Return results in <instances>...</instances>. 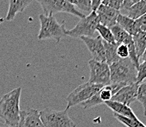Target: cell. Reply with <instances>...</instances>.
Segmentation results:
<instances>
[{
    "instance_id": "cell-1",
    "label": "cell",
    "mask_w": 146,
    "mask_h": 127,
    "mask_svg": "<svg viewBox=\"0 0 146 127\" xmlns=\"http://www.w3.org/2000/svg\"><path fill=\"white\" fill-rule=\"evenodd\" d=\"M21 95V88L18 87L5 94L0 100V118L11 127H19Z\"/></svg>"
},
{
    "instance_id": "cell-2",
    "label": "cell",
    "mask_w": 146,
    "mask_h": 127,
    "mask_svg": "<svg viewBox=\"0 0 146 127\" xmlns=\"http://www.w3.org/2000/svg\"><path fill=\"white\" fill-rule=\"evenodd\" d=\"M110 84L124 86L137 82V69L129 58L120 59L110 65Z\"/></svg>"
},
{
    "instance_id": "cell-3",
    "label": "cell",
    "mask_w": 146,
    "mask_h": 127,
    "mask_svg": "<svg viewBox=\"0 0 146 127\" xmlns=\"http://www.w3.org/2000/svg\"><path fill=\"white\" fill-rule=\"evenodd\" d=\"M40 29L38 33L39 40H54L59 43L62 37H65V22L59 24L57 20L53 16H46L40 14L39 16Z\"/></svg>"
},
{
    "instance_id": "cell-4",
    "label": "cell",
    "mask_w": 146,
    "mask_h": 127,
    "mask_svg": "<svg viewBox=\"0 0 146 127\" xmlns=\"http://www.w3.org/2000/svg\"><path fill=\"white\" fill-rule=\"evenodd\" d=\"M99 24L98 16L96 11H92L88 16L80 18L75 27L65 31V35L74 38H80L82 37H93L96 29Z\"/></svg>"
},
{
    "instance_id": "cell-5",
    "label": "cell",
    "mask_w": 146,
    "mask_h": 127,
    "mask_svg": "<svg viewBox=\"0 0 146 127\" xmlns=\"http://www.w3.org/2000/svg\"><path fill=\"white\" fill-rule=\"evenodd\" d=\"M40 115L44 127H76V124L68 114V110L46 108L40 111Z\"/></svg>"
},
{
    "instance_id": "cell-6",
    "label": "cell",
    "mask_w": 146,
    "mask_h": 127,
    "mask_svg": "<svg viewBox=\"0 0 146 127\" xmlns=\"http://www.w3.org/2000/svg\"><path fill=\"white\" fill-rule=\"evenodd\" d=\"M43 8L45 16H53L57 12H66L82 18L84 14L79 11L76 7L66 0H36Z\"/></svg>"
},
{
    "instance_id": "cell-7",
    "label": "cell",
    "mask_w": 146,
    "mask_h": 127,
    "mask_svg": "<svg viewBox=\"0 0 146 127\" xmlns=\"http://www.w3.org/2000/svg\"><path fill=\"white\" fill-rule=\"evenodd\" d=\"M102 87L104 86L93 84L89 82H84L79 86L66 97L67 106L65 110H68L71 107L82 103L91 98Z\"/></svg>"
},
{
    "instance_id": "cell-8",
    "label": "cell",
    "mask_w": 146,
    "mask_h": 127,
    "mask_svg": "<svg viewBox=\"0 0 146 127\" xmlns=\"http://www.w3.org/2000/svg\"><path fill=\"white\" fill-rule=\"evenodd\" d=\"M88 64L90 72V79L88 82L102 86L110 84V66L107 62H97L91 59L89 61Z\"/></svg>"
},
{
    "instance_id": "cell-9",
    "label": "cell",
    "mask_w": 146,
    "mask_h": 127,
    "mask_svg": "<svg viewBox=\"0 0 146 127\" xmlns=\"http://www.w3.org/2000/svg\"><path fill=\"white\" fill-rule=\"evenodd\" d=\"M81 40L85 44L89 51L91 53L93 59L97 62H106L105 50L103 40L100 36L96 37H82Z\"/></svg>"
},
{
    "instance_id": "cell-10",
    "label": "cell",
    "mask_w": 146,
    "mask_h": 127,
    "mask_svg": "<svg viewBox=\"0 0 146 127\" xmlns=\"http://www.w3.org/2000/svg\"><path fill=\"white\" fill-rule=\"evenodd\" d=\"M139 85L138 82H135L121 88L112 96L111 101H117L129 106L135 100H137Z\"/></svg>"
},
{
    "instance_id": "cell-11",
    "label": "cell",
    "mask_w": 146,
    "mask_h": 127,
    "mask_svg": "<svg viewBox=\"0 0 146 127\" xmlns=\"http://www.w3.org/2000/svg\"><path fill=\"white\" fill-rule=\"evenodd\" d=\"M98 16L99 24L104 26L111 28L117 24V18L120 14V11L101 4L96 10Z\"/></svg>"
},
{
    "instance_id": "cell-12",
    "label": "cell",
    "mask_w": 146,
    "mask_h": 127,
    "mask_svg": "<svg viewBox=\"0 0 146 127\" xmlns=\"http://www.w3.org/2000/svg\"><path fill=\"white\" fill-rule=\"evenodd\" d=\"M19 127H44L39 110L36 109L21 110Z\"/></svg>"
},
{
    "instance_id": "cell-13",
    "label": "cell",
    "mask_w": 146,
    "mask_h": 127,
    "mask_svg": "<svg viewBox=\"0 0 146 127\" xmlns=\"http://www.w3.org/2000/svg\"><path fill=\"white\" fill-rule=\"evenodd\" d=\"M33 0H9V7L5 20L13 21L19 12H24V10L31 4Z\"/></svg>"
},
{
    "instance_id": "cell-14",
    "label": "cell",
    "mask_w": 146,
    "mask_h": 127,
    "mask_svg": "<svg viewBox=\"0 0 146 127\" xmlns=\"http://www.w3.org/2000/svg\"><path fill=\"white\" fill-rule=\"evenodd\" d=\"M104 104L114 112V113L125 117V118H138L136 116L134 112H133V110L131 109L130 107L124 105V104L120 103V102H117V101H111V100L106 101Z\"/></svg>"
},
{
    "instance_id": "cell-15",
    "label": "cell",
    "mask_w": 146,
    "mask_h": 127,
    "mask_svg": "<svg viewBox=\"0 0 146 127\" xmlns=\"http://www.w3.org/2000/svg\"><path fill=\"white\" fill-rule=\"evenodd\" d=\"M117 24L131 36L136 35L140 31L135 20L130 18L123 14H119L117 18Z\"/></svg>"
},
{
    "instance_id": "cell-16",
    "label": "cell",
    "mask_w": 146,
    "mask_h": 127,
    "mask_svg": "<svg viewBox=\"0 0 146 127\" xmlns=\"http://www.w3.org/2000/svg\"><path fill=\"white\" fill-rule=\"evenodd\" d=\"M125 12L126 13L125 14V16L134 20H137L146 13V2L142 0L129 9L125 10Z\"/></svg>"
},
{
    "instance_id": "cell-17",
    "label": "cell",
    "mask_w": 146,
    "mask_h": 127,
    "mask_svg": "<svg viewBox=\"0 0 146 127\" xmlns=\"http://www.w3.org/2000/svg\"><path fill=\"white\" fill-rule=\"evenodd\" d=\"M104 47L105 50V57H106V62L109 66L112 64L117 62L120 59L117 55V43L111 44L103 40Z\"/></svg>"
},
{
    "instance_id": "cell-18",
    "label": "cell",
    "mask_w": 146,
    "mask_h": 127,
    "mask_svg": "<svg viewBox=\"0 0 146 127\" xmlns=\"http://www.w3.org/2000/svg\"><path fill=\"white\" fill-rule=\"evenodd\" d=\"M135 46L137 55L139 58H141L146 48V31H139L136 35L132 36Z\"/></svg>"
},
{
    "instance_id": "cell-19",
    "label": "cell",
    "mask_w": 146,
    "mask_h": 127,
    "mask_svg": "<svg viewBox=\"0 0 146 127\" xmlns=\"http://www.w3.org/2000/svg\"><path fill=\"white\" fill-rule=\"evenodd\" d=\"M110 30L112 31L114 38H115V43H117V44L124 43L131 37V35H129L117 24H115L114 26H112V27L110 28Z\"/></svg>"
},
{
    "instance_id": "cell-20",
    "label": "cell",
    "mask_w": 146,
    "mask_h": 127,
    "mask_svg": "<svg viewBox=\"0 0 146 127\" xmlns=\"http://www.w3.org/2000/svg\"><path fill=\"white\" fill-rule=\"evenodd\" d=\"M96 31H97L99 34V36L102 37L104 41L107 42L111 44H115V40L114 38L112 31L110 30V28L105 26L101 24H98L96 26Z\"/></svg>"
},
{
    "instance_id": "cell-21",
    "label": "cell",
    "mask_w": 146,
    "mask_h": 127,
    "mask_svg": "<svg viewBox=\"0 0 146 127\" xmlns=\"http://www.w3.org/2000/svg\"><path fill=\"white\" fill-rule=\"evenodd\" d=\"M114 117L126 127H146V126L143 123H142L138 118H128L121 116V115H117L116 113H114Z\"/></svg>"
},
{
    "instance_id": "cell-22",
    "label": "cell",
    "mask_w": 146,
    "mask_h": 127,
    "mask_svg": "<svg viewBox=\"0 0 146 127\" xmlns=\"http://www.w3.org/2000/svg\"><path fill=\"white\" fill-rule=\"evenodd\" d=\"M137 100H138L143 105L144 115L146 116V81H144L139 85Z\"/></svg>"
},
{
    "instance_id": "cell-23",
    "label": "cell",
    "mask_w": 146,
    "mask_h": 127,
    "mask_svg": "<svg viewBox=\"0 0 146 127\" xmlns=\"http://www.w3.org/2000/svg\"><path fill=\"white\" fill-rule=\"evenodd\" d=\"M74 7L76 6L82 10L87 12H92V5L90 0H66Z\"/></svg>"
},
{
    "instance_id": "cell-24",
    "label": "cell",
    "mask_w": 146,
    "mask_h": 127,
    "mask_svg": "<svg viewBox=\"0 0 146 127\" xmlns=\"http://www.w3.org/2000/svg\"><path fill=\"white\" fill-rule=\"evenodd\" d=\"M98 94L99 96V98L101 99V100L103 101L104 103H105L106 101H110L112 96H113L112 88H111L110 85L102 87L98 92Z\"/></svg>"
},
{
    "instance_id": "cell-25",
    "label": "cell",
    "mask_w": 146,
    "mask_h": 127,
    "mask_svg": "<svg viewBox=\"0 0 146 127\" xmlns=\"http://www.w3.org/2000/svg\"><path fill=\"white\" fill-rule=\"evenodd\" d=\"M146 80V61H143L139 64L137 69V82L140 84L141 82Z\"/></svg>"
},
{
    "instance_id": "cell-26",
    "label": "cell",
    "mask_w": 146,
    "mask_h": 127,
    "mask_svg": "<svg viewBox=\"0 0 146 127\" xmlns=\"http://www.w3.org/2000/svg\"><path fill=\"white\" fill-rule=\"evenodd\" d=\"M117 55L120 59L129 58V52L127 45L124 43L117 44Z\"/></svg>"
},
{
    "instance_id": "cell-27",
    "label": "cell",
    "mask_w": 146,
    "mask_h": 127,
    "mask_svg": "<svg viewBox=\"0 0 146 127\" xmlns=\"http://www.w3.org/2000/svg\"><path fill=\"white\" fill-rule=\"evenodd\" d=\"M124 0H102V4L120 11Z\"/></svg>"
},
{
    "instance_id": "cell-28",
    "label": "cell",
    "mask_w": 146,
    "mask_h": 127,
    "mask_svg": "<svg viewBox=\"0 0 146 127\" xmlns=\"http://www.w3.org/2000/svg\"><path fill=\"white\" fill-rule=\"evenodd\" d=\"M135 21L139 26L140 31H146V13Z\"/></svg>"
},
{
    "instance_id": "cell-29",
    "label": "cell",
    "mask_w": 146,
    "mask_h": 127,
    "mask_svg": "<svg viewBox=\"0 0 146 127\" xmlns=\"http://www.w3.org/2000/svg\"><path fill=\"white\" fill-rule=\"evenodd\" d=\"M142 0H124L123 3L122 5V7L120 8V10H126L130 8L131 7H132L133 5H134L135 4L138 3Z\"/></svg>"
},
{
    "instance_id": "cell-30",
    "label": "cell",
    "mask_w": 146,
    "mask_h": 127,
    "mask_svg": "<svg viewBox=\"0 0 146 127\" xmlns=\"http://www.w3.org/2000/svg\"><path fill=\"white\" fill-rule=\"evenodd\" d=\"M91 1V5H92V11H96L98 6L102 4V0H90Z\"/></svg>"
},
{
    "instance_id": "cell-31",
    "label": "cell",
    "mask_w": 146,
    "mask_h": 127,
    "mask_svg": "<svg viewBox=\"0 0 146 127\" xmlns=\"http://www.w3.org/2000/svg\"><path fill=\"white\" fill-rule=\"evenodd\" d=\"M141 58H142V60L143 61H146V48H145V50L144 53H143V56H141Z\"/></svg>"
},
{
    "instance_id": "cell-32",
    "label": "cell",
    "mask_w": 146,
    "mask_h": 127,
    "mask_svg": "<svg viewBox=\"0 0 146 127\" xmlns=\"http://www.w3.org/2000/svg\"><path fill=\"white\" fill-rule=\"evenodd\" d=\"M0 127H11V126L7 125L5 123H0Z\"/></svg>"
},
{
    "instance_id": "cell-33",
    "label": "cell",
    "mask_w": 146,
    "mask_h": 127,
    "mask_svg": "<svg viewBox=\"0 0 146 127\" xmlns=\"http://www.w3.org/2000/svg\"><path fill=\"white\" fill-rule=\"evenodd\" d=\"M143 1H145V2H146V0H143Z\"/></svg>"
}]
</instances>
